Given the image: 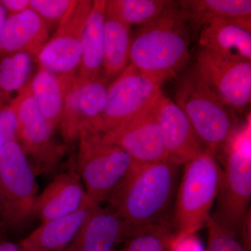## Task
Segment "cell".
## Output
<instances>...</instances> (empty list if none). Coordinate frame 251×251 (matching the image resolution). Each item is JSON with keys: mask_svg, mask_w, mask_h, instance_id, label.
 <instances>
[{"mask_svg": "<svg viewBox=\"0 0 251 251\" xmlns=\"http://www.w3.org/2000/svg\"><path fill=\"white\" fill-rule=\"evenodd\" d=\"M175 103L187 115L206 150L216 156L226 150L238 128L234 117L195 67L179 80Z\"/></svg>", "mask_w": 251, "mask_h": 251, "instance_id": "5b68a950", "label": "cell"}, {"mask_svg": "<svg viewBox=\"0 0 251 251\" xmlns=\"http://www.w3.org/2000/svg\"><path fill=\"white\" fill-rule=\"evenodd\" d=\"M171 251H203L196 237L191 235L173 239Z\"/></svg>", "mask_w": 251, "mask_h": 251, "instance_id": "4dcf8cb0", "label": "cell"}, {"mask_svg": "<svg viewBox=\"0 0 251 251\" xmlns=\"http://www.w3.org/2000/svg\"><path fill=\"white\" fill-rule=\"evenodd\" d=\"M6 11L3 7L1 2H0V36H1V31H2L3 28H4L5 22H6Z\"/></svg>", "mask_w": 251, "mask_h": 251, "instance_id": "836d02e7", "label": "cell"}, {"mask_svg": "<svg viewBox=\"0 0 251 251\" xmlns=\"http://www.w3.org/2000/svg\"><path fill=\"white\" fill-rule=\"evenodd\" d=\"M156 102L115 129L102 134L103 139L120 147L141 164L168 161L157 122Z\"/></svg>", "mask_w": 251, "mask_h": 251, "instance_id": "8fae6325", "label": "cell"}, {"mask_svg": "<svg viewBox=\"0 0 251 251\" xmlns=\"http://www.w3.org/2000/svg\"><path fill=\"white\" fill-rule=\"evenodd\" d=\"M31 55L16 52L0 57V90L19 91L26 85L31 71Z\"/></svg>", "mask_w": 251, "mask_h": 251, "instance_id": "d4e9b609", "label": "cell"}, {"mask_svg": "<svg viewBox=\"0 0 251 251\" xmlns=\"http://www.w3.org/2000/svg\"><path fill=\"white\" fill-rule=\"evenodd\" d=\"M139 227L126 222L110 208L97 205L68 246L67 251H112Z\"/></svg>", "mask_w": 251, "mask_h": 251, "instance_id": "4fadbf2b", "label": "cell"}, {"mask_svg": "<svg viewBox=\"0 0 251 251\" xmlns=\"http://www.w3.org/2000/svg\"><path fill=\"white\" fill-rule=\"evenodd\" d=\"M90 202L79 175L73 172L62 173L36 198L34 218L48 222L71 215Z\"/></svg>", "mask_w": 251, "mask_h": 251, "instance_id": "5bb4252c", "label": "cell"}, {"mask_svg": "<svg viewBox=\"0 0 251 251\" xmlns=\"http://www.w3.org/2000/svg\"><path fill=\"white\" fill-rule=\"evenodd\" d=\"M89 203L71 215L42 223L19 243L21 251H62L77 235L84 222L96 206Z\"/></svg>", "mask_w": 251, "mask_h": 251, "instance_id": "ac0fdd59", "label": "cell"}, {"mask_svg": "<svg viewBox=\"0 0 251 251\" xmlns=\"http://www.w3.org/2000/svg\"><path fill=\"white\" fill-rule=\"evenodd\" d=\"M18 140L21 148L34 161V173H52L58 167L66 152V147L53 138L54 130L44 117L17 124Z\"/></svg>", "mask_w": 251, "mask_h": 251, "instance_id": "9a60e30c", "label": "cell"}, {"mask_svg": "<svg viewBox=\"0 0 251 251\" xmlns=\"http://www.w3.org/2000/svg\"><path fill=\"white\" fill-rule=\"evenodd\" d=\"M115 2L126 23L141 27L156 21L176 4L169 0H115Z\"/></svg>", "mask_w": 251, "mask_h": 251, "instance_id": "603a6c76", "label": "cell"}, {"mask_svg": "<svg viewBox=\"0 0 251 251\" xmlns=\"http://www.w3.org/2000/svg\"><path fill=\"white\" fill-rule=\"evenodd\" d=\"M188 23L205 27L232 23L251 29V0H181L176 1Z\"/></svg>", "mask_w": 251, "mask_h": 251, "instance_id": "e0dca14e", "label": "cell"}, {"mask_svg": "<svg viewBox=\"0 0 251 251\" xmlns=\"http://www.w3.org/2000/svg\"><path fill=\"white\" fill-rule=\"evenodd\" d=\"M176 167L168 161L140 163L110 198V209L134 227L166 222L176 186Z\"/></svg>", "mask_w": 251, "mask_h": 251, "instance_id": "7a4b0ae2", "label": "cell"}, {"mask_svg": "<svg viewBox=\"0 0 251 251\" xmlns=\"http://www.w3.org/2000/svg\"><path fill=\"white\" fill-rule=\"evenodd\" d=\"M0 2L9 15L18 14L30 9L29 0H2Z\"/></svg>", "mask_w": 251, "mask_h": 251, "instance_id": "1f68e13d", "label": "cell"}, {"mask_svg": "<svg viewBox=\"0 0 251 251\" xmlns=\"http://www.w3.org/2000/svg\"><path fill=\"white\" fill-rule=\"evenodd\" d=\"M77 170L91 202H108L140 163L120 147L108 143L90 122L79 130Z\"/></svg>", "mask_w": 251, "mask_h": 251, "instance_id": "3957f363", "label": "cell"}, {"mask_svg": "<svg viewBox=\"0 0 251 251\" xmlns=\"http://www.w3.org/2000/svg\"><path fill=\"white\" fill-rule=\"evenodd\" d=\"M205 225L208 229L206 251H250L237 235L220 227L211 216Z\"/></svg>", "mask_w": 251, "mask_h": 251, "instance_id": "83f0119b", "label": "cell"}, {"mask_svg": "<svg viewBox=\"0 0 251 251\" xmlns=\"http://www.w3.org/2000/svg\"><path fill=\"white\" fill-rule=\"evenodd\" d=\"M225 151L226 164L215 211L211 217L220 227L239 237L251 198L250 119L237 128Z\"/></svg>", "mask_w": 251, "mask_h": 251, "instance_id": "277c9868", "label": "cell"}, {"mask_svg": "<svg viewBox=\"0 0 251 251\" xmlns=\"http://www.w3.org/2000/svg\"><path fill=\"white\" fill-rule=\"evenodd\" d=\"M201 49L229 58L251 61V29L232 23H218L203 27Z\"/></svg>", "mask_w": 251, "mask_h": 251, "instance_id": "44dd1931", "label": "cell"}, {"mask_svg": "<svg viewBox=\"0 0 251 251\" xmlns=\"http://www.w3.org/2000/svg\"><path fill=\"white\" fill-rule=\"evenodd\" d=\"M75 75H57L39 67L30 81L42 116L54 130L60 124L66 96Z\"/></svg>", "mask_w": 251, "mask_h": 251, "instance_id": "7402d4cb", "label": "cell"}, {"mask_svg": "<svg viewBox=\"0 0 251 251\" xmlns=\"http://www.w3.org/2000/svg\"><path fill=\"white\" fill-rule=\"evenodd\" d=\"M108 79L103 74L90 82H82L79 94V104L84 121L95 126L106 101Z\"/></svg>", "mask_w": 251, "mask_h": 251, "instance_id": "484cf974", "label": "cell"}, {"mask_svg": "<svg viewBox=\"0 0 251 251\" xmlns=\"http://www.w3.org/2000/svg\"><path fill=\"white\" fill-rule=\"evenodd\" d=\"M0 251H21L19 244L10 242L0 232Z\"/></svg>", "mask_w": 251, "mask_h": 251, "instance_id": "d6a6232c", "label": "cell"}, {"mask_svg": "<svg viewBox=\"0 0 251 251\" xmlns=\"http://www.w3.org/2000/svg\"><path fill=\"white\" fill-rule=\"evenodd\" d=\"M105 0L93 1L82 38V54L77 77L90 82L102 73L104 57Z\"/></svg>", "mask_w": 251, "mask_h": 251, "instance_id": "ffe728a7", "label": "cell"}, {"mask_svg": "<svg viewBox=\"0 0 251 251\" xmlns=\"http://www.w3.org/2000/svg\"><path fill=\"white\" fill-rule=\"evenodd\" d=\"M102 74L108 80L118 75L129 62L130 26L119 13L115 0H108L104 21Z\"/></svg>", "mask_w": 251, "mask_h": 251, "instance_id": "d6986e66", "label": "cell"}, {"mask_svg": "<svg viewBox=\"0 0 251 251\" xmlns=\"http://www.w3.org/2000/svg\"><path fill=\"white\" fill-rule=\"evenodd\" d=\"M49 36L47 25L31 9L9 15L0 36V57L16 52L36 56Z\"/></svg>", "mask_w": 251, "mask_h": 251, "instance_id": "2e32d148", "label": "cell"}, {"mask_svg": "<svg viewBox=\"0 0 251 251\" xmlns=\"http://www.w3.org/2000/svg\"><path fill=\"white\" fill-rule=\"evenodd\" d=\"M187 25L176 1L166 14L142 26L131 39L130 64L161 85L175 78L189 62Z\"/></svg>", "mask_w": 251, "mask_h": 251, "instance_id": "6da1fadb", "label": "cell"}, {"mask_svg": "<svg viewBox=\"0 0 251 251\" xmlns=\"http://www.w3.org/2000/svg\"><path fill=\"white\" fill-rule=\"evenodd\" d=\"M156 112L170 163L185 164L206 150L184 110L163 93L157 100Z\"/></svg>", "mask_w": 251, "mask_h": 251, "instance_id": "7c38bea8", "label": "cell"}, {"mask_svg": "<svg viewBox=\"0 0 251 251\" xmlns=\"http://www.w3.org/2000/svg\"><path fill=\"white\" fill-rule=\"evenodd\" d=\"M75 1L74 0H30V9L49 25H59Z\"/></svg>", "mask_w": 251, "mask_h": 251, "instance_id": "f1b7e54d", "label": "cell"}, {"mask_svg": "<svg viewBox=\"0 0 251 251\" xmlns=\"http://www.w3.org/2000/svg\"><path fill=\"white\" fill-rule=\"evenodd\" d=\"M14 140H18L17 121L9 104L0 108V153L8 143Z\"/></svg>", "mask_w": 251, "mask_h": 251, "instance_id": "f546056e", "label": "cell"}, {"mask_svg": "<svg viewBox=\"0 0 251 251\" xmlns=\"http://www.w3.org/2000/svg\"><path fill=\"white\" fill-rule=\"evenodd\" d=\"M174 238L166 222L143 226L127 239L122 251H171Z\"/></svg>", "mask_w": 251, "mask_h": 251, "instance_id": "cb8c5ba5", "label": "cell"}, {"mask_svg": "<svg viewBox=\"0 0 251 251\" xmlns=\"http://www.w3.org/2000/svg\"><path fill=\"white\" fill-rule=\"evenodd\" d=\"M195 69L229 109L242 112L250 105L251 61L223 57L201 49Z\"/></svg>", "mask_w": 251, "mask_h": 251, "instance_id": "9c48e42d", "label": "cell"}, {"mask_svg": "<svg viewBox=\"0 0 251 251\" xmlns=\"http://www.w3.org/2000/svg\"><path fill=\"white\" fill-rule=\"evenodd\" d=\"M82 84V81L75 75L66 96L59 126L63 139L67 143L77 139L81 125L85 122L79 104V94Z\"/></svg>", "mask_w": 251, "mask_h": 251, "instance_id": "4316f807", "label": "cell"}, {"mask_svg": "<svg viewBox=\"0 0 251 251\" xmlns=\"http://www.w3.org/2000/svg\"><path fill=\"white\" fill-rule=\"evenodd\" d=\"M35 173L18 140L0 153V229L16 232L34 218Z\"/></svg>", "mask_w": 251, "mask_h": 251, "instance_id": "52a82bcc", "label": "cell"}, {"mask_svg": "<svg viewBox=\"0 0 251 251\" xmlns=\"http://www.w3.org/2000/svg\"><path fill=\"white\" fill-rule=\"evenodd\" d=\"M161 85L128 64L110 85L105 106L94 127L101 134L115 129L156 103Z\"/></svg>", "mask_w": 251, "mask_h": 251, "instance_id": "ba28073f", "label": "cell"}, {"mask_svg": "<svg viewBox=\"0 0 251 251\" xmlns=\"http://www.w3.org/2000/svg\"><path fill=\"white\" fill-rule=\"evenodd\" d=\"M93 1H75L55 34L36 56L39 67L62 75H77L82 54V38Z\"/></svg>", "mask_w": 251, "mask_h": 251, "instance_id": "30bf717a", "label": "cell"}, {"mask_svg": "<svg viewBox=\"0 0 251 251\" xmlns=\"http://www.w3.org/2000/svg\"><path fill=\"white\" fill-rule=\"evenodd\" d=\"M216 156L204 150L185 163L174 214L175 239L193 234L206 224L222 179Z\"/></svg>", "mask_w": 251, "mask_h": 251, "instance_id": "8992f818", "label": "cell"}]
</instances>
